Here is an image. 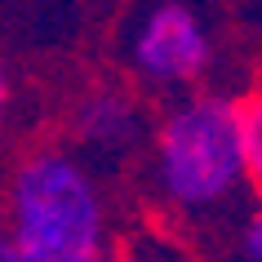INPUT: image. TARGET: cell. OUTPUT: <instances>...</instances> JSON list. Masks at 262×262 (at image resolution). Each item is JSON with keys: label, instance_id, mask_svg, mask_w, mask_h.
Here are the masks:
<instances>
[{"label": "cell", "instance_id": "cell-9", "mask_svg": "<svg viewBox=\"0 0 262 262\" xmlns=\"http://www.w3.org/2000/svg\"><path fill=\"white\" fill-rule=\"evenodd\" d=\"M76 262H120V258H111L107 249H102V253H94V258H76Z\"/></svg>", "mask_w": 262, "mask_h": 262}, {"label": "cell", "instance_id": "cell-2", "mask_svg": "<svg viewBox=\"0 0 262 262\" xmlns=\"http://www.w3.org/2000/svg\"><path fill=\"white\" fill-rule=\"evenodd\" d=\"M156 182L173 209L209 213L245 182L235 98L200 94L169 111L156 129Z\"/></svg>", "mask_w": 262, "mask_h": 262}, {"label": "cell", "instance_id": "cell-7", "mask_svg": "<svg viewBox=\"0 0 262 262\" xmlns=\"http://www.w3.org/2000/svg\"><path fill=\"white\" fill-rule=\"evenodd\" d=\"M0 262H27L23 253H18V245H14V235H9V231H0Z\"/></svg>", "mask_w": 262, "mask_h": 262}, {"label": "cell", "instance_id": "cell-5", "mask_svg": "<svg viewBox=\"0 0 262 262\" xmlns=\"http://www.w3.org/2000/svg\"><path fill=\"white\" fill-rule=\"evenodd\" d=\"M235 134H240V169H245V182L262 195V89L235 102Z\"/></svg>", "mask_w": 262, "mask_h": 262}, {"label": "cell", "instance_id": "cell-4", "mask_svg": "<svg viewBox=\"0 0 262 262\" xmlns=\"http://www.w3.org/2000/svg\"><path fill=\"white\" fill-rule=\"evenodd\" d=\"M138 134H142V111L124 94L102 89V94L84 98L80 111H76V138H80L89 151H98V156L129 151V147L138 142Z\"/></svg>", "mask_w": 262, "mask_h": 262}, {"label": "cell", "instance_id": "cell-8", "mask_svg": "<svg viewBox=\"0 0 262 262\" xmlns=\"http://www.w3.org/2000/svg\"><path fill=\"white\" fill-rule=\"evenodd\" d=\"M5 116H9V71H5V58H0V129H5Z\"/></svg>", "mask_w": 262, "mask_h": 262}, {"label": "cell", "instance_id": "cell-6", "mask_svg": "<svg viewBox=\"0 0 262 262\" xmlns=\"http://www.w3.org/2000/svg\"><path fill=\"white\" fill-rule=\"evenodd\" d=\"M240 253H245V262H262V209L249 213L245 231H240Z\"/></svg>", "mask_w": 262, "mask_h": 262}, {"label": "cell", "instance_id": "cell-1", "mask_svg": "<svg viewBox=\"0 0 262 262\" xmlns=\"http://www.w3.org/2000/svg\"><path fill=\"white\" fill-rule=\"evenodd\" d=\"M9 235L27 262H76L102 253L107 209L89 169L67 151L27 156L9 187Z\"/></svg>", "mask_w": 262, "mask_h": 262}, {"label": "cell", "instance_id": "cell-3", "mask_svg": "<svg viewBox=\"0 0 262 262\" xmlns=\"http://www.w3.org/2000/svg\"><path fill=\"white\" fill-rule=\"evenodd\" d=\"M129 62L142 80L151 84H191L200 80L213 62V40H209L205 18L187 0H160L142 14Z\"/></svg>", "mask_w": 262, "mask_h": 262}]
</instances>
